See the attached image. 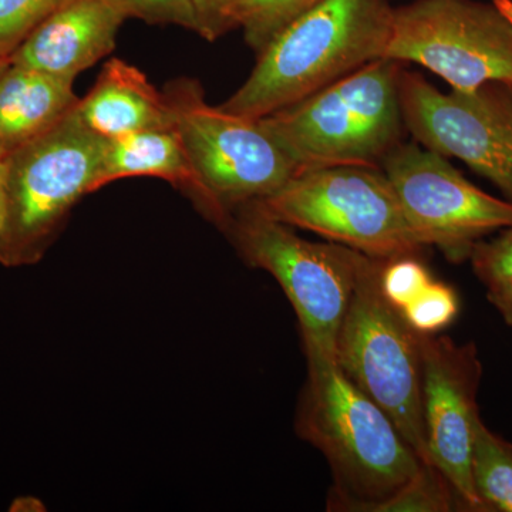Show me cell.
I'll use <instances>...</instances> for the list:
<instances>
[{
  "instance_id": "cell-23",
  "label": "cell",
  "mask_w": 512,
  "mask_h": 512,
  "mask_svg": "<svg viewBox=\"0 0 512 512\" xmlns=\"http://www.w3.org/2000/svg\"><path fill=\"white\" fill-rule=\"evenodd\" d=\"M470 259L487 291L512 285V227L493 241L478 242Z\"/></svg>"
},
{
  "instance_id": "cell-24",
  "label": "cell",
  "mask_w": 512,
  "mask_h": 512,
  "mask_svg": "<svg viewBox=\"0 0 512 512\" xmlns=\"http://www.w3.org/2000/svg\"><path fill=\"white\" fill-rule=\"evenodd\" d=\"M198 19V35L214 42L227 33L228 13L235 0H191Z\"/></svg>"
},
{
  "instance_id": "cell-21",
  "label": "cell",
  "mask_w": 512,
  "mask_h": 512,
  "mask_svg": "<svg viewBox=\"0 0 512 512\" xmlns=\"http://www.w3.org/2000/svg\"><path fill=\"white\" fill-rule=\"evenodd\" d=\"M433 279L427 266L421 264L417 256H399L384 261L380 272V289L390 305L402 312L419 298Z\"/></svg>"
},
{
  "instance_id": "cell-4",
  "label": "cell",
  "mask_w": 512,
  "mask_h": 512,
  "mask_svg": "<svg viewBox=\"0 0 512 512\" xmlns=\"http://www.w3.org/2000/svg\"><path fill=\"white\" fill-rule=\"evenodd\" d=\"M76 107L5 157L6 214L0 228L5 268L39 264L74 205L93 192L107 140L83 123Z\"/></svg>"
},
{
  "instance_id": "cell-27",
  "label": "cell",
  "mask_w": 512,
  "mask_h": 512,
  "mask_svg": "<svg viewBox=\"0 0 512 512\" xmlns=\"http://www.w3.org/2000/svg\"><path fill=\"white\" fill-rule=\"evenodd\" d=\"M494 5L500 9L505 18L510 20L512 25V0H494Z\"/></svg>"
},
{
  "instance_id": "cell-18",
  "label": "cell",
  "mask_w": 512,
  "mask_h": 512,
  "mask_svg": "<svg viewBox=\"0 0 512 512\" xmlns=\"http://www.w3.org/2000/svg\"><path fill=\"white\" fill-rule=\"evenodd\" d=\"M322 0H235L228 13L229 28L244 30L245 40L256 55L313 6Z\"/></svg>"
},
{
  "instance_id": "cell-25",
  "label": "cell",
  "mask_w": 512,
  "mask_h": 512,
  "mask_svg": "<svg viewBox=\"0 0 512 512\" xmlns=\"http://www.w3.org/2000/svg\"><path fill=\"white\" fill-rule=\"evenodd\" d=\"M487 296L488 301L498 309L505 322L512 326V285L488 289Z\"/></svg>"
},
{
  "instance_id": "cell-13",
  "label": "cell",
  "mask_w": 512,
  "mask_h": 512,
  "mask_svg": "<svg viewBox=\"0 0 512 512\" xmlns=\"http://www.w3.org/2000/svg\"><path fill=\"white\" fill-rule=\"evenodd\" d=\"M123 13L107 0H66L12 53V62L74 82L116 46Z\"/></svg>"
},
{
  "instance_id": "cell-2",
  "label": "cell",
  "mask_w": 512,
  "mask_h": 512,
  "mask_svg": "<svg viewBox=\"0 0 512 512\" xmlns=\"http://www.w3.org/2000/svg\"><path fill=\"white\" fill-rule=\"evenodd\" d=\"M393 10L387 0H322L271 40L221 109L264 119L384 59Z\"/></svg>"
},
{
  "instance_id": "cell-28",
  "label": "cell",
  "mask_w": 512,
  "mask_h": 512,
  "mask_svg": "<svg viewBox=\"0 0 512 512\" xmlns=\"http://www.w3.org/2000/svg\"><path fill=\"white\" fill-rule=\"evenodd\" d=\"M10 63H12V55L0 56V73H2L3 70H5L6 67H8Z\"/></svg>"
},
{
  "instance_id": "cell-22",
  "label": "cell",
  "mask_w": 512,
  "mask_h": 512,
  "mask_svg": "<svg viewBox=\"0 0 512 512\" xmlns=\"http://www.w3.org/2000/svg\"><path fill=\"white\" fill-rule=\"evenodd\" d=\"M124 18H137L151 25L181 26L198 33V19L191 0H107Z\"/></svg>"
},
{
  "instance_id": "cell-10",
  "label": "cell",
  "mask_w": 512,
  "mask_h": 512,
  "mask_svg": "<svg viewBox=\"0 0 512 512\" xmlns=\"http://www.w3.org/2000/svg\"><path fill=\"white\" fill-rule=\"evenodd\" d=\"M382 167L414 237L451 262L466 261L491 232L512 227L511 201L481 191L447 157L419 143L397 144Z\"/></svg>"
},
{
  "instance_id": "cell-12",
  "label": "cell",
  "mask_w": 512,
  "mask_h": 512,
  "mask_svg": "<svg viewBox=\"0 0 512 512\" xmlns=\"http://www.w3.org/2000/svg\"><path fill=\"white\" fill-rule=\"evenodd\" d=\"M423 416L431 466L457 494L464 511L485 512L474 491L471 456L483 365L474 343L420 333Z\"/></svg>"
},
{
  "instance_id": "cell-5",
  "label": "cell",
  "mask_w": 512,
  "mask_h": 512,
  "mask_svg": "<svg viewBox=\"0 0 512 512\" xmlns=\"http://www.w3.org/2000/svg\"><path fill=\"white\" fill-rule=\"evenodd\" d=\"M224 229L249 265L281 285L298 316L305 355L335 357L340 323L369 256L299 237L254 201L232 212Z\"/></svg>"
},
{
  "instance_id": "cell-8",
  "label": "cell",
  "mask_w": 512,
  "mask_h": 512,
  "mask_svg": "<svg viewBox=\"0 0 512 512\" xmlns=\"http://www.w3.org/2000/svg\"><path fill=\"white\" fill-rule=\"evenodd\" d=\"M164 94L218 227L224 229L238 207L274 194L299 173L259 120L210 106L192 80L168 84Z\"/></svg>"
},
{
  "instance_id": "cell-14",
  "label": "cell",
  "mask_w": 512,
  "mask_h": 512,
  "mask_svg": "<svg viewBox=\"0 0 512 512\" xmlns=\"http://www.w3.org/2000/svg\"><path fill=\"white\" fill-rule=\"evenodd\" d=\"M77 113L90 130L106 140L137 131L174 128L173 111L164 93L133 64L111 59Z\"/></svg>"
},
{
  "instance_id": "cell-1",
  "label": "cell",
  "mask_w": 512,
  "mask_h": 512,
  "mask_svg": "<svg viewBox=\"0 0 512 512\" xmlns=\"http://www.w3.org/2000/svg\"><path fill=\"white\" fill-rule=\"evenodd\" d=\"M306 362L295 430L328 460L333 476L328 511L379 512L426 463L336 357L311 355Z\"/></svg>"
},
{
  "instance_id": "cell-9",
  "label": "cell",
  "mask_w": 512,
  "mask_h": 512,
  "mask_svg": "<svg viewBox=\"0 0 512 512\" xmlns=\"http://www.w3.org/2000/svg\"><path fill=\"white\" fill-rule=\"evenodd\" d=\"M384 59L420 64L461 92L512 84V25L494 2L416 0L393 10Z\"/></svg>"
},
{
  "instance_id": "cell-7",
  "label": "cell",
  "mask_w": 512,
  "mask_h": 512,
  "mask_svg": "<svg viewBox=\"0 0 512 512\" xmlns=\"http://www.w3.org/2000/svg\"><path fill=\"white\" fill-rule=\"evenodd\" d=\"M254 202L282 224L315 232L370 258L417 256L424 248L379 167L338 165L302 171L274 194Z\"/></svg>"
},
{
  "instance_id": "cell-16",
  "label": "cell",
  "mask_w": 512,
  "mask_h": 512,
  "mask_svg": "<svg viewBox=\"0 0 512 512\" xmlns=\"http://www.w3.org/2000/svg\"><path fill=\"white\" fill-rule=\"evenodd\" d=\"M130 177L168 181L197 202L210 217V202L175 128L137 131L107 140L93 192Z\"/></svg>"
},
{
  "instance_id": "cell-15",
  "label": "cell",
  "mask_w": 512,
  "mask_h": 512,
  "mask_svg": "<svg viewBox=\"0 0 512 512\" xmlns=\"http://www.w3.org/2000/svg\"><path fill=\"white\" fill-rule=\"evenodd\" d=\"M79 100L70 80L10 63L0 73L2 156L55 126Z\"/></svg>"
},
{
  "instance_id": "cell-6",
  "label": "cell",
  "mask_w": 512,
  "mask_h": 512,
  "mask_svg": "<svg viewBox=\"0 0 512 512\" xmlns=\"http://www.w3.org/2000/svg\"><path fill=\"white\" fill-rule=\"evenodd\" d=\"M384 261L367 258L336 338L335 357L353 383L382 407L423 463L430 464L423 416L420 333L384 298Z\"/></svg>"
},
{
  "instance_id": "cell-11",
  "label": "cell",
  "mask_w": 512,
  "mask_h": 512,
  "mask_svg": "<svg viewBox=\"0 0 512 512\" xmlns=\"http://www.w3.org/2000/svg\"><path fill=\"white\" fill-rule=\"evenodd\" d=\"M399 96L404 127L417 143L464 161L512 202V84L446 94L402 70Z\"/></svg>"
},
{
  "instance_id": "cell-20",
  "label": "cell",
  "mask_w": 512,
  "mask_h": 512,
  "mask_svg": "<svg viewBox=\"0 0 512 512\" xmlns=\"http://www.w3.org/2000/svg\"><path fill=\"white\" fill-rule=\"evenodd\" d=\"M66 0H0V56L12 55Z\"/></svg>"
},
{
  "instance_id": "cell-17",
  "label": "cell",
  "mask_w": 512,
  "mask_h": 512,
  "mask_svg": "<svg viewBox=\"0 0 512 512\" xmlns=\"http://www.w3.org/2000/svg\"><path fill=\"white\" fill-rule=\"evenodd\" d=\"M471 477L485 512H512V444L478 423Z\"/></svg>"
},
{
  "instance_id": "cell-26",
  "label": "cell",
  "mask_w": 512,
  "mask_h": 512,
  "mask_svg": "<svg viewBox=\"0 0 512 512\" xmlns=\"http://www.w3.org/2000/svg\"><path fill=\"white\" fill-rule=\"evenodd\" d=\"M6 214V161L0 153V228L5 221Z\"/></svg>"
},
{
  "instance_id": "cell-19",
  "label": "cell",
  "mask_w": 512,
  "mask_h": 512,
  "mask_svg": "<svg viewBox=\"0 0 512 512\" xmlns=\"http://www.w3.org/2000/svg\"><path fill=\"white\" fill-rule=\"evenodd\" d=\"M460 311L457 292L444 282H433L423 293L400 312L416 332L436 335L454 322Z\"/></svg>"
},
{
  "instance_id": "cell-3",
  "label": "cell",
  "mask_w": 512,
  "mask_h": 512,
  "mask_svg": "<svg viewBox=\"0 0 512 512\" xmlns=\"http://www.w3.org/2000/svg\"><path fill=\"white\" fill-rule=\"evenodd\" d=\"M399 62L379 59L259 119L302 171L338 165L377 167L400 143Z\"/></svg>"
}]
</instances>
